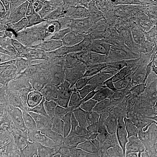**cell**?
Here are the masks:
<instances>
[{
	"label": "cell",
	"instance_id": "1",
	"mask_svg": "<svg viewBox=\"0 0 157 157\" xmlns=\"http://www.w3.org/2000/svg\"><path fill=\"white\" fill-rule=\"evenodd\" d=\"M126 91L124 81L100 79L89 83L72 93L74 95L80 96L86 101L102 102L113 100Z\"/></svg>",
	"mask_w": 157,
	"mask_h": 157
},
{
	"label": "cell",
	"instance_id": "2",
	"mask_svg": "<svg viewBox=\"0 0 157 157\" xmlns=\"http://www.w3.org/2000/svg\"><path fill=\"white\" fill-rule=\"evenodd\" d=\"M51 34L54 38L56 45L54 56L64 54L94 43V41L82 33L77 26L72 25L68 18L64 28L58 32Z\"/></svg>",
	"mask_w": 157,
	"mask_h": 157
},
{
	"label": "cell",
	"instance_id": "3",
	"mask_svg": "<svg viewBox=\"0 0 157 157\" xmlns=\"http://www.w3.org/2000/svg\"><path fill=\"white\" fill-rule=\"evenodd\" d=\"M124 82L128 91H143L157 86V71H151L145 67L137 65L131 71Z\"/></svg>",
	"mask_w": 157,
	"mask_h": 157
},
{
	"label": "cell",
	"instance_id": "4",
	"mask_svg": "<svg viewBox=\"0 0 157 157\" xmlns=\"http://www.w3.org/2000/svg\"><path fill=\"white\" fill-rule=\"evenodd\" d=\"M20 50V56L25 58L30 65H36L46 58L54 56L56 42L52 34L46 36L35 44L26 47H17Z\"/></svg>",
	"mask_w": 157,
	"mask_h": 157
},
{
	"label": "cell",
	"instance_id": "5",
	"mask_svg": "<svg viewBox=\"0 0 157 157\" xmlns=\"http://www.w3.org/2000/svg\"><path fill=\"white\" fill-rule=\"evenodd\" d=\"M21 85L23 90L29 95L37 108L45 107L51 100L50 93L37 82L31 78H22Z\"/></svg>",
	"mask_w": 157,
	"mask_h": 157
},
{
	"label": "cell",
	"instance_id": "6",
	"mask_svg": "<svg viewBox=\"0 0 157 157\" xmlns=\"http://www.w3.org/2000/svg\"><path fill=\"white\" fill-rule=\"evenodd\" d=\"M140 61V59L137 56L120 59L105 70L98 80L108 79L124 81L131 71L138 65Z\"/></svg>",
	"mask_w": 157,
	"mask_h": 157
},
{
	"label": "cell",
	"instance_id": "7",
	"mask_svg": "<svg viewBox=\"0 0 157 157\" xmlns=\"http://www.w3.org/2000/svg\"><path fill=\"white\" fill-rule=\"evenodd\" d=\"M102 19V13L98 2L90 1L87 6V11L83 19L76 26L84 36L93 32L100 25Z\"/></svg>",
	"mask_w": 157,
	"mask_h": 157
},
{
	"label": "cell",
	"instance_id": "8",
	"mask_svg": "<svg viewBox=\"0 0 157 157\" xmlns=\"http://www.w3.org/2000/svg\"><path fill=\"white\" fill-rule=\"evenodd\" d=\"M90 1H67L66 12L70 23L76 26L83 19Z\"/></svg>",
	"mask_w": 157,
	"mask_h": 157
},
{
	"label": "cell",
	"instance_id": "9",
	"mask_svg": "<svg viewBox=\"0 0 157 157\" xmlns=\"http://www.w3.org/2000/svg\"><path fill=\"white\" fill-rule=\"evenodd\" d=\"M8 12L13 24V38L16 39L22 28L21 13V1L17 0H1Z\"/></svg>",
	"mask_w": 157,
	"mask_h": 157
},
{
	"label": "cell",
	"instance_id": "10",
	"mask_svg": "<svg viewBox=\"0 0 157 157\" xmlns=\"http://www.w3.org/2000/svg\"><path fill=\"white\" fill-rule=\"evenodd\" d=\"M22 26L33 17L51 1H21Z\"/></svg>",
	"mask_w": 157,
	"mask_h": 157
},
{
	"label": "cell",
	"instance_id": "11",
	"mask_svg": "<svg viewBox=\"0 0 157 157\" xmlns=\"http://www.w3.org/2000/svg\"><path fill=\"white\" fill-rule=\"evenodd\" d=\"M58 4L53 21L51 33L61 31L65 28L67 17L66 12L67 1H55Z\"/></svg>",
	"mask_w": 157,
	"mask_h": 157
},
{
	"label": "cell",
	"instance_id": "12",
	"mask_svg": "<svg viewBox=\"0 0 157 157\" xmlns=\"http://www.w3.org/2000/svg\"><path fill=\"white\" fill-rule=\"evenodd\" d=\"M0 23L1 39L13 37V24L11 18L1 1H0Z\"/></svg>",
	"mask_w": 157,
	"mask_h": 157
},
{
	"label": "cell",
	"instance_id": "13",
	"mask_svg": "<svg viewBox=\"0 0 157 157\" xmlns=\"http://www.w3.org/2000/svg\"><path fill=\"white\" fill-rule=\"evenodd\" d=\"M23 133H19L11 141L1 146V151L3 152V154L10 155L17 154L19 150L22 149L25 143L28 141L26 135L22 134Z\"/></svg>",
	"mask_w": 157,
	"mask_h": 157
},
{
	"label": "cell",
	"instance_id": "14",
	"mask_svg": "<svg viewBox=\"0 0 157 157\" xmlns=\"http://www.w3.org/2000/svg\"><path fill=\"white\" fill-rule=\"evenodd\" d=\"M25 113L13 109L1 106V127L26 119L25 118Z\"/></svg>",
	"mask_w": 157,
	"mask_h": 157
},
{
	"label": "cell",
	"instance_id": "15",
	"mask_svg": "<svg viewBox=\"0 0 157 157\" xmlns=\"http://www.w3.org/2000/svg\"><path fill=\"white\" fill-rule=\"evenodd\" d=\"M32 124V119L30 118H26L15 123L1 127V131H12L20 133L25 132L31 128Z\"/></svg>",
	"mask_w": 157,
	"mask_h": 157
},
{
	"label": "cell",
	"instance_id": "16",
	"mask_svg": "<svg viewBox=\"0 0 157 157\" xmlns=\"http://www.w3.org/2000/svg\"><path fill=\"white\" fill-rule=\"evenodd\" d=\"M20 132L12 131H1V146L6 144L14 139Z\"/></svg>",
	"mask_w": 157,
	"mask_h": 157
}]
</instances>
